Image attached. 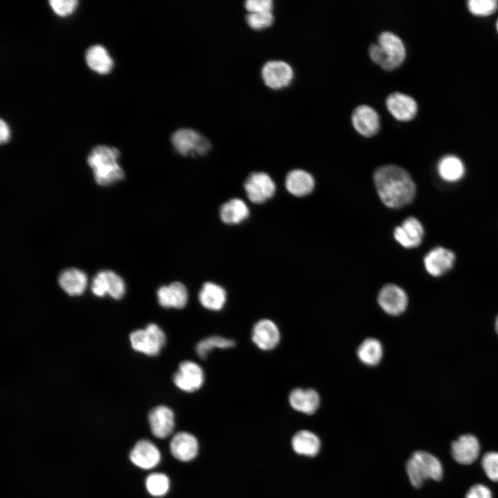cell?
Masks as SVG:
<instances>
[{
	"label": "cell",
	"mask_w": 498,
	"mask_h": 498,
	"mask_svg": "<svg viewBox=\"0 0 498 498\" xmlns=\"http://www.w3.org/2000/svg\"><path fill=\"white\" fill-rule=\"evenodd\" d=\"M374 181L378 194L388 208H398L409 204L416 195V186L403 168L387 165L376 169Z\"/></svg>",
	"instance_id": "cell-1"
},
{
	"label": "cell",
	"mask_w": 498,
	"mask_h": 498,
	"mask_svg": "<svg viewBox=\"0 0 498 498\" xmlns=\"http://www.w3.org/2000/svg\"><path fill=\"white\" fill-rule=\"evenodd\" d=\"M10 138V129L7 123L2 119L0 120V141L3 143L8 141Z\"/></svg>",
	"instance_id": "cell-39"
},
{
	"label": "cell",
	"mask_w": 498,
	"mask_h": 498,
	"mask_svg": "<svg viewBox=\"0 0 498 498\" xmlns=\"http://www.w3.org/2000/svg\"><path fill=\"white\" fill-rule=\"evenodd\" d=\"M49 4L53 10L59 16L71 14L77 7V0H50Z\"/></svg>",
	"instance_id": "cell-36"
},
{
	"label": "cell",
	"mask_w": 498,
	"mask_h": 498,
	"mask_svg": "<svg viewBox=\"0 0 498 498\" xmlns=\"http://www.w3.org/2000/svg\"><path fill=\"white\" fill-rule=\"evenodd\" d=\"M85 60L91 69L100 74L108 73L113 65L108 51L100 44L93 45L86 50Z\"/></svg>",
	"instance_id": "cell-26"
},
{
	"label": "cell",
	"mask_w": 498,
	"mask_h": 498,
	"mask_svg": "<svg viewBox=\"0 0 498 498\" xmlns=\"http://www.w3.org/2000/svg\"><path fill=\"white\" fill-rule=\"evenodd\" d=\"M291 444L294 451L302 455L315 456L320 449V440L313 432L300 430L292 438Z\"/></svg>",
	"instance_id": "cell-27"
},
{
	"label": "cell",
	"mask_w": 498,
	"mask_h": 498,
	"mask_svg": "<svg viewBox=\"0 0 498 498\" xmlns=\"http://www.w3.org/2000/svg\"><path fill=\"white\" fill-rule=\"evenodd\" d=\"M152 434L158 439L169 436L174 428V414L167 406L158 405L151 409L148 415Z\"/></svg>",
	"instance_id": "cell-17"
},
{
	"label": "cell",
	"mask_w": 498,
	"mask_h": 498,
	"mask_svg": "<svg viewBox=\"0 0 498 498\" xmlns=\"http://www.w3.org/2000/svg\"><path fill=\"white\" fill-rule=\"evenodd\" d=\"M497 31H498V19H497Z\"/></svg>",
	"instance_id": "cell-41"
},
{
	"label": "cell",
	"mask_w": 498,
	"mask_h": 498,
	"mask_svg": "<svg viewBox=\"0 0 498 498\" xmlns=\"http://www.w3.org/2000/svg\"><path fill=\"white\" fill-rule=\"evenodd\" d=\"M496 0H470L468 2L469 10L476 15L486 16L493 13L497 8Z\"/></svg>",
	"instance_id": "cell-34"
},
{
	"label": "cell",
	"mask_w": 498,
	"mask_h": 498,
	"mask_svg": "<svg viewBox=\"0 0 498 498\" xmlns=\"http://www.w3.org/2000/svg\"><path fill=\"white\" fill-rule=\"evenodd\" d=\"M92 289L100 297L109 294L113 298L121 299L125 293L123 279L111 270L98 272L92 281Z\"/></svg>",
	"instance_id": "cell-11"
},
{
	"label": "cell",
	"mask_w": 498,
	"mask_h": 498,
	"mask_svg": "<svg viewBox=\"0 0 498 498\" xmlns=\"http://www.w3.org/2000/svg\"><path fill=\"white\" fill-rule=\"evenodd\" d=\"M454 253L441 246L432 248L423 259L426 271L433 277H440L449 272L454 266Z\"/></svg>",
	"instance_id": "cell-12"
},
{
	"label": "cell",
	"mask_w": 498,
	"mask_h": 498,
	"mask_svg": "<svg viewBox=\"0 0 498 498\" xmlns=\"http://www.w3.org/2000/svg\"><path fill=\"white\" fill-rule=\"evenodd\" d=\"M288 400L295 410L306 414H314L320 404L318 393L312 389L296 388L290 393Z\"/></svg>",
	"instance_id": "cell-22"
},
{
	"label": "cell",
	"mask_w": 498,
	"mask_h": 498,
	"mask_svg": "<svg viewBox=\"0 0 498 498\" xmlns=\"http://www.w3.org/2000/svg\"><path fill=\"white\" fill-rule=\"evenodd\" d=\"M406 471L414 488L421 487L426 479L440 481L443 477L440 461L432 454L422 450L415 452L407 460Z\"/></svg>",
	"instance_id": "cell-4"
},
{
	"label": "cell",
	"mask_w": 498,
	"mask_h": 498,
	"mask_svg": "<svg viewBox=\"0 0 498 498\" xmlns=\"http://www.w3.org/2000/svg\"><path fill=\"white\" fill-rule=\"evenodd\" d=\"M465 498H492V496L488 487L481 484H476L469 489Z\"/></svg>",
	"instance_id": "cell-38"
},
{
	"label": "cell",
	"mask_w": 498,
	"mask_h": 498,
	"mask_svg": "<svg viewBox=\"0 0 498 498\" xmlns=\"http://www.w3.org/2000/svg\"><path fill=\"white\" fill-rule=\"evenodd\" d=\"M173 382L179 389L194 392L203 385L205 375L202 368L192 360L181 362L172 377Z\"/></svg>",
	"instance_id": "cell-7"
},
{
	"label": "cell",
	"mask_w": 498,
	"mask_h": 498,
	"mask_svg": "<svg viewBox=\"0 0 498 498\" xmlns=\"http://www.w3.org/2000/svg\"><path fill=\"white\" fill-rule=\"evenodd\" d=\"M264 84L272 89H281L288 86L294 76L293 69L287 62L271 60L266 62L261 72Z\"/></svg>",
	"instance_id": "cell-8"
},
{
	"label": "cell",
	"mask_w": 498,
	"mask_h": 498,
	"mask_svg": "<svg viewBox=\"0 0 498 498\" xmlns=\"http://www.w3.org/2000/svg\"><path fill=\"white\" fill-rule=\"evenodd\" d=\"M351 123L356 131L365 137L376 134L380 126L377 111L367 104L359 105L353 110Z\"/></svg>",
	"instance_id": "cell-13"
},
{
	"label": "cell",
	"mask_w": 498,
	"mask_h": 498,
	"mask_svg": "<svg viewBox=\"0 0 498 498\" xmlns=\"http://www.w3.org/2000/svg\"><path fill=\"white\" fill-rule=\"evenodd\" d=\"M132 348L147 356L158 355L166 342L164 331L156 324L151 323L143 329L133 331L129 336Z\"/></svg>",
	"instance_id": "cell-5"
},
{
	"label": "cell",
	"mask_w": 498,
	"mask_h": 498,
	"mask_svg": "<svg viewBox=\"0 0 498 498\" xmlns=\"http://www.w3.org/2000/svg\"><path fill=\"white\" fill-rule=\"evenodd\" d=\"M386 107L392 116L403 122L413 119L418 109L414 98L400 92H394L387 96Z\"/></svg>",
	"instance_id": "cell-16"
},
{
	"label": "cell",
	"mask_w": 498,
	"mask_h": 498,
	"mask_svg": "<svg viewBox=\"0 0 498 498\" xmlns=\"http://www.w3.org/2000/svg\"><path fill=\"white\" fill-rule=\"evenodd\" d=\"M383 348L381 342L374 338L365 339L357 350V356L361 362L368 366H375L382 360Z\"/></svg>",
	"instance_id": "cell-30"
},
{
	"label": "cell",
	"mask_w": 498,
	"mask_h": 498,
	"mask_svg": "<svg viewBox=\"0 0 498 498\" xmlns=\"http://www.w3.org/2000/svg\"><path fill=\"white\" fill-rule=\"evenodd\" d=\"M227 299V293L221 286L212 282H205L199 293V301L205 308L219 311L223 308Z\"/></svg>",
	"instance_id": "cell-24"
},
{
	"label": "cell",
	"mask_w": 498,
	"mask_h": 498,
	"mask_svg": "<svg viewBox=\"0 0 498 498\" xmlns=\"http://www.w3.org/2000/svg\"><path fill=\"white\" fill-rule=\"evenodd\" d=\"M172 143L180 154L188 156L204 155L210 149V142L191 129H180L172 136Z\"/></svg>",
	"instance_id": "cell-6"
},
{
	"label": "cell",
	"mask_w": 498,
	"mask_h": 498,
	"mask_svg": "<svg viewBox=\"0 0 498 498\" xmlns=\"http://www.w3.org/2000/svg\"><path fill=\"white\" fill-rule=\"evenodd\" d=\"M481 465L487 477L493 481H498V452L486 453L482 458Z\"/></svg>",
	"instance_id": "cell-35"
},
{
	"label": "cell",
	"mask_w": 498,
	"mask_h": 498,
	"mask_svg": "<svg viewBox=\"0 0 498 498\" xmlns=\"http://www.w3.org/2000/svg\"><path fill=\"white\" fill-rule=\"evenodd\" d=\"M286 190L295 196H304L309 194L315 186L313 176L306 171L296 169L290 171L286 177Z\"/></svg>",
	"instance_id": "cell-23"
},
{
	"label": "cell",
	"mask_w": 498,
	"mask_h": 498,
	"mask_svg": "<svg viewBox=\"0 0 498 498\" xmlns=\"http://www.w3.org/2000/svg\"><path fill=\"white\" fill-rule=\"evenodd\" d=\"M129 458L136 466L149 470L159 463L160 452L152 442L143 439L136 443L130 452Z\"/></svg>",
	"instance_id": "cell-18"
},
{
	"label": "cell",
	"mask_w": 498,
	"mask_h": 498,
	"mask_svg": "<svg viewBox=\"0 0 498 498\" xmlns=\"http://www.w3.org/2000/svg\"><path fill=\"white\" fill-rule=\"evenodd\" d=\"M424 233L421 221L414 216H409L394 229V237L403 247L413 248L421 243Z\"/></svg>",
	"instance_id": "cell-14"
},
{
	"label": "cell",
	"mask_w": 498,
	"mask_h": 498,
	"mask_svg": "<svg viewBox=\"0 0 498 498\" xmlns=\"http://www.w3.org/2000/svg\"><path fill=\"white\" fill-rule=\"evenodd\" d=\"M249 13L272 11L273 2L271 0H248L244 3Z\"/></svg>",
	"instance_id": "cell-37"
},
{
	"label": "cell",
	"mask_w": 498,
	"mask_h": 498,
	"mask_svg": "<svg viewBox=\"0 0 498 498\" xmlns=\"http://www.w3.org/2000/svg\"><path fill=\"white\" fill-rule=\"evenodd\" d=\"M494 328H495V333L498 335V315H497V317L495 320Z\"/></svg>",
	"instance_id": "cell-40"
},
{
	"label": "cell",
	"mask_w": 498,
	"mask_h": 498,
	"mask_svg": "<svg viewBox=\"0 0 498 498\" xmlns=\"http://www.w3.org/2000/svg\"><path fill=\"white\" fill-rule=\"evenodd\" d=\"M58 283L60 287L68 295H80L82 294L87 285L86 274L77 268H68L63 270L59 276Z\"/></svg>",
	"instance_id": "cell-25"
},
{
	"label": "cell",
	"mask_w": 498,
	"mask_h": 498,
	"mask_svg": "<svg viewBox=\"0 0 498 498\" xmlns=\"http://www.w3.org/2000/svg\"><path fill=\"white\" fill-rule=\"evenodd\" d=\"M244 189L250 201L254 203H262L275 194L276 186L267 174L254 172L246 178Z\"/></svg>",
	"instance_id": "cell-9"
},
{
	"label": "cell",
	"mask_w": 498,
	"mask_h": 498,
	"mask_svg": "<svg viewBox=\"0 0 498 498\" xmlns=\"http://www.w3.org/2000/svg\"><path fill=\"white\" fill-rule=\"evenodd\" d=\"M480 446L477 439L472 434L461 436L452 443L451 453L459 463L470 465L479 455Z\"/></svg>",
	"instance_id": "cell-19"
},
{
	"label": "cell",
	"mask_w": 498,
	"mask_h": 498,
	"mask_svg": "<svg viewBox=\"0 0 498 498\" xmlns=\"http://www.w3.org/2000/svg\"><path fill=\"white\" fill-rule=\"evenodd\" d=\"M119 155L118 149L105 145L97 146L91 150L87 162L98 185H109L123 178L124 172L117 162Z\"/></svg>",
	"instance_id": "cell-2"
},
{
	"label": "cell",
	"mask_w": 498,
	"mask_h": 498,
	"mask_svg": "<svg viewBox=\"0 0 498 498\" xmlns=\"http://www.w3.org/2000/svg\"><path fill=\"white\" fill-rule=\"evenodd\" d=\"M172 454L181 461H189L195 458L199 450L196 437L190 433L180 432L172 439L169 444Z\"/></svg>",
	"instance_id": "cell-21"
},
{
	"label": "cell",
	"mask_w": 498,
	"mask_h": 498,
	"mask_svg": "<svg viewBox=\"0 0 498 498\" xmlns=\"http://www.w3.org/2000/svg\"><path fill=\"white\" fill-rule=\"evenodd\" d=\"M378 303L386 313L399 315L405 312L408 306V297L401 287L388 284L379 291Z\"/></svg>",
	"instance_id": "cell-10"
},
{
	"label": "cell",
	"mask_w": 498,
	"mask_h": 498,
	"mask_svg": "<svg viewBox=\"0 0 498 498\" xmlns=\"http://www.w3.org/2000/svg\"><path fill=\"white\" fill-rule=\"evenodd\" d=\"M246 21L250 28L260 30L270 27L274 22L272 11L248 13Z\"/></svg>",
	"instance_id": "cell-33"
},
{
	"label": "cell",
	"mask_w": 498,
	"mask_h": 498,
	"mask_svg": "<svg viewBox=\"0 0 498 498\" xmlns=\"http://www.w3.org/2000/svg\"><path fill=\"white\" fill-rule=\"evenodd\" d=\"M437 171L443 181L454 183L463 177L465 167L459 158L454 155H448L439 161Z\"/></svg>",
	"instance_id": "cell-28"
},
{
	"label": "cell",
	"mask_w": 498,
	"mask_h": 498,
	"mask_svg": "<svg viewBox=\"0 0 498 498\" xmlns=\"http://www.w3.org/2000/svg\"><path fill=\"white\" fill-rule=\"evenodd\" d=\"M158 304L164 308H183L188 301V292L184 284L174 282L162 286L157 290Z\"/></svg>",
	"instance_id": "cell-20"
},
{
	"label": "cell",
	"mask_w": 498,
	"mask_h": 498,
	"mask_svg": "<svg viewBox=\"0 0 498 498\" xmlns=\"http://www.w3.org/2000/svg\"><path fill=\"white\" fill-rule=\"evenodd\" d=\"M370 58L386 71H392L404 62L406 51L401 39L396 34L385 31L378 37V42L369 48Z\"/></svg>",
	"instance_id": "cell-3"
},
{
	"label": "cell",
	"mask_w": 498,
	"mask_h": 498,
	"mask_svg": "<svg viewBox=\"0 0 498 498\" xmlns=\"http://www.w3.org/2000/svg\"><path fill=\"white\" fill-rule=\"evenodd\" d=\"M252 340L260 349H273L280 340L279 330L276 324L270 320L263 319L255 324L252 330Z\"/></svg>",
	"instance_id": "cell-15"
},
{
	"label": "cell",
	"mask_w": 498,
	"mask_h": 498,
	"mask_svg": "<svg viewBox=\"0 0 498 498\" xmlns=\"http://www.w3.org/2000/svg\"><path fill=\"white\" fill-rule=\"evenodd\" d=\"M148 492L154 497L164 496L169 488V479L163 473H152L145 480Z\"/></svg>",
	"instance_id": "cell-32"
},
{
	"label": "cell",
	"mask_w": 498,
	"mask_h": 498,
	"mask_svg": "<svg viewBox=\"0 0 498 498\" xmlns=\"http://www.w3.org/2000/svg\"><path fill=\"white\" fill-rule=\"evenodd\" d=\"M235 345L234 340L218 335H212L199 342L195 351L199 357L205 359L214 349H228Z\"/></svg>",
	"instance_id": "cell-31"
},
{
	"label": "cell",
	"mask_w": 498,
	"mask_h": 498,
	"mask_svg": "<svg viewBox=\"0 0 498 498\" xmlns=\"http://www.w3.org/2000/svg\"><path fill=\"white\" fill-rule=\"evenodd\" d=\"M249 216V209L240 199H232L223 203L220 209V216L227 224H237Z\"/></svg>",
	"instance_id": "cell-29"
}]
</instances>
